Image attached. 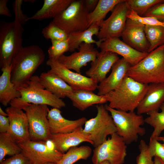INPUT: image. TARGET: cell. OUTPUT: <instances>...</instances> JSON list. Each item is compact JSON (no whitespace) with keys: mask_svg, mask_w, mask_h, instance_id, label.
<instances>
[{"mask_svg":"<svg viewBox=\"0 0 164 164\" xmlns=\"http://www.w3.org/2000/svg\"><path fill=\"white\" fill-rule=\"evenodd\" d=\"M45 58L43 51L37 45L23 47L18 52L10 65L11 80L18 89L27 84Z\"/></svg>","mask_w":164,"mask_h":164,"instance_id":"cell-1","label":"cell"},{"mask_svg":"<svg viewBox=\"0 0 164 164\" xmlns=\"http://www.w3.org/2000/svg\"><path fill=\"white\" fill-rule=\"evenodd\" d=\"M148 86L126 76L115 89L104 96L110 108L134 111L146 93Z\"/></svg>","mask_w":164,"mask_h":164,"instance_id":"cell-2","label":"cell"},{"mask_svg":"<svg viewBox=\"0 0 164 164\" xmlns=\"http://www.w3.org/2000/svg\"><path fill=\"white\" fill-rule=\"evenodd\" d=\"M127 76L145 84L164 82V45L149 53L136 65L131 66Z\"/></svg>","mask_w":164,"mask_h":164,"instance_id":"cell-3","label":"cell"},{"mask_svg":"<svg viewBox=\"0 0 164 164\" xmlns=\"http://www.w3.org/2000/svg\"><path fill=\"white\" fill-rule=\"evenodd\" d=\"M18 90L21 97L9 104L13 107L23 110L29 104H33L46 105L60 109L66 106L61 99L45 88L37 76H33L25 86Z\"/></svg>","mask_w":164,"mask_h":164,"instance_id":"cell-4","label":"cell"},{"mask_svg":"<svg viewBox=\"0 0 164 164\" xmlns=\"http://www.w3.org/2000/svg\"><path fill=\"white\" fill-rule=\"evenodd\" d=\"M105 106L112 118L116 133L123 138L127 145L136 142L138 136H143L145 134V128L141 127L145 123L142 115L134 111L114 109L107 104Z\"/></svg>","mask_w":164,"mask_h":164,"instance_id":"cell-5","label":"cell"},{"mask_svg":"<svg viewBox=\"0 0 164 164\" xmlns=\"http://www.w3.org/2000/svg\"><path fill=\"white\" fill-rule=\"evenodd\" d=\"M23 28L18 22H0V67L10 65L12 59L23 47Z\"/></svg>","mask_w":164,"mask_h":164,"instance_id":"cell-6","label":"cell"},{"mask_svg":"<svg viewBox=\"0 0 164 164\" xmlns=\"http://www.w3.org/2000/svg\"><path fill=\"white\" fill-rule=\"evenodd\" d=\"M96 116L87 120L82 132L96 147L107 139V137L116 133V129L112 118L103 104L96 106Z\"/></svg>","mask_w":164,"mask_h":164,"instance_id":"cell-7","label":"cell"},{"mask_svg":"<svg viewBox=\"0 0 164 164\" xmlns=\"http://www.w3.org/2000/svg\"><path fill=\"white\" fill-rule=\"evenodd\" d=\"M84 0H74L64 11L52 21L68 35L82 31L89 28L88 16Z\"/></svg>","mask_w":164,"mask_h":164,"instance_id":"cell-8","label":"cell"},{"mask_svg":"<svg viewBox=\"0 0 164 164\" xmlns=\"http://www.w3.org/2000/svg\"><path fill=\"white\" fill-rule=\"evenodd\" d=\"M47 106L29 104L23 109L27 118L31 140L47 142L50 139L52 134L47 118L50 110Z\"/></svg>","mask_w":164,"mask_h":164,"instance_id":"cell-9","label":"cell"},{"mask_svg":"<svg viewBox=\"0 0 164 164\" xmlns=\"http://www.w3.org/2000/svg\"><path fill=\"white\" fill-rule=\"evenodd\" d=\"M127 144L116 133L95 147L91 158L93 164L107 161L111 164H123L127 155Z\"/></svg>","mask_w":164,"mask_h":164,"instance_id":"cell-10","label":"cell"},{"mask_svg":"<svg viewBox=\"0 0 164 164\" xmlns=\"http://www.w3.org/2000/svg\"><path fill=\"white\" fill-rule=\"evenodd\" d=\"M19 145L21 152L32 164H57L64 154L55 149L50 140L48 145L46 142L31 140Z\"/></svg>","mask_w":164,"mask_h":164,"instance_id":"cell-11","label":"cell"},{"mask_svg":"<svg viewBox=\"0 0 164 164\" xmlns=\"http://www.w3.org/2000/svg\"><path fill=\"white\" fill-rule=\"evenodd\" d=\"M130 10L124 0L114 7L110 16L100 26V30L97 36L98 39V48L102 42L107 39L121 36Z\"/></svg>","mask_w":164,"mask_h":164,"instance_id":"cell-12","label":"cell"},{"mask_svg":"<svg viewBox=\"0 0 164 164\" xmlns=\"http://www.w3.org/2000/svg\"><path fill=\"white\" fill-rule=\"evenodd\" d=\"M49 71L58 75L74 90L94 91L97 89L96 80L80 73L72 71L58 60L49 59L46 62Z\"/></svg>","mask_w":164,"mask_h":164,"instance_id":"cell-13","label":"cell"},{"mask_svg":"<svg viewBox=\"0 0 164 164\" xmlns=\"http://www.w3.org/2000/svg\"><path fill=\"white\" fill-rule=\"evenodd\" d=\"M98 48L101 51L111 52L121 55L131 66L137 64L149 54L135 49L118 37L105 40L101 43Z\"/></svg>","mask_w":164,"mask_h":164,"instance_id":"cell-14","label":"cell"},{"mask_svg":"<svg viewBox=\"0 0 164 164\" xmlns=\"http://www.w3.org/2000/svg\"><path fill=\"white\" fill-rule=\"evenodd\" d=\"M78 50V52L70 55H63L58 60L69 69L80 73L81 68L88 63L94 61L99 52L94 47L93 44L84 43L80 45Z\"/></svg>","mask_w":164,"mask_h":164,"instance_id":"cell-15","label":"cell"},{"mask_svg":"<svg viewBox=\"0 0 164 164\" xmlns=\"http://www.w3.org/2000/svg\"><path fill=\"white\" fill-rule=\"evenodd\" d=\"M144 25L127 18L121 36L123 41L135 49L148 53L149 44L147 39Z\"/></svg>","mask_w":164,"mask_h":164,"instance_id":"cell-16","label":"cell"},{"mask_svg":"<svg viewBox=\"0 0 164 164\" xmlns=\"http://www.w3.org/2000/svg\"><path fill=\"white\" fill-rule=\"evenodd\" d=\"M10 122L7 132L18 143L30 140L28 121L22 110L11 106L5 109Z\"/></svg>","mask_w":164,"mask_h":164,"instance_id":"cell-17","label":"cell"},{"mask_svg":"<svg viewBox=\"0 0 164 164\" xmlns=\"http://www.w3.org/2000/svg\"><path fill=\"white\" fill-rule=\"evenodd\" d=\"M119 59L116 53L101 51L95 59L91 62V66L85 74L87 77L100 83L106 77L107 73Z\"/></svg>","mask_w":164,"mask_h":164,"instance_id":"cell-18","label":"cell"},{"mask_svg":"<svg viewBox=\"0 0 164 164\" xmlns=\"http://www.w3.org/2000/svg\"><path fill=\"white\" fill-rule=\"evenodd\" d=\"M60 109L53 108L49 110L47 116L52 134H65L72 132L82 128L87 120L84 117L71 120L64 118Z\"/></svg>","mask_w":164,"mask_h":164,"instance_id":"cell-19","label":"cell"},{"mask_svg":"<svg viewBox=\"0 0 164 164\" xmlns=\"http://www.w3.org/2000/svg\"><path fill=\"white\" fill-rule=\"evenodd\" d=\"M131 66L123 58L119 59L112 67L109 76L98 85L97 94L104 96L115 89L121 83Z\"/></svg>","mask_w":164,"mask_h":164,"instance_id":"cell-20","label":"cell"},{"mask_svg":"<svg viewBox=\"0 0 164 164\" xmlns=\"http://www.w3.org/2000/svg\"><path fill=\"white\" fill-rule=\"evenodd\" d=\"M164 103V82L149 84L146 93L136 109L137 114L158 111Z\"/></svg>","mask_w":164,"mask_h":164,"instance_id":"cell-21","label":"cell"},{"mask_svg":"<svg viewBox=\"0 0 164 164\" xmlns=\"http://www.w3.org/2000/svg\"><path fill=\"white\" fill-rule=\"evenodd\" d=\"M83 128H79L69 133L52 134L50 140L56 149L65 153L71 148L77 146L82 142H92L82 132Z\"/></svg>","mask_w":164,"mask_h":164,"instance_id":"cell-22","label":"cell"},{"mask_svg":"<svg viewBox=\"0 0 164 164\" xmlns=\"http://www.w3.org/2000/svg\"><path fill=\"white\" fill-rule=\"evenodd\" d=\"M39 78L45 88L60 98L67 97L74 90L59 76L49 70L42 73Z\"/></svg>","mask_w":164,"mask_h":164,"instance_id":"cell-23","label":"cell"},{"mask_svg":"<svg viewBox=\"0 0 164 164\" xmlns=\"http://www.w3.org/2000/svg\"><path fill=\"white\" fill-rule=\"evenodd\" d=\"M67 97L70 99L74 107L82 111L94 105L103 104L108 102L104 96L85 90H74Z\"/></svg>","mask_w":164,"mask_h":164,"instance_id":"cell-24","label":"cell"},{"mask_svg":"<svg viewBox=\"0 0 164 164\" xmlns=\"http://www.w3.org/2000/svg\"><path fill=\"white\" fill-rule=\"evenodd\" d=\"M0 76V102L6 106L13 100L21 97V94L11 80V66L1 69Z\"/></svg>","mask_w":164,"mask_h":164,"instance_id":"cell-25","label":"cell"},{"mask_svg":"<svg viewBox=\"0 0 164 164\" xmlns=\"http://www.w3.org/2000/svg\"><path fill=\"white\" fill-rule=\"evenodd\" d=\"M74 0H44L43 5L40 9L29 20H41L53 18L60 14Z\"/></svg>","mask_w":164,"mask_h":164,"instance_id":"cell-26","label":"cell"},{"mask_svg":"<svg viewBox=\"0 0 164 164\" xmlns=\"http://www.w3.org/2000/svg\"><path fill=\"white\" fill-rule=\"evenodd\" d=\"M100 26L94 24L85 30L71 33L68 35L69 51L72 52L78 49L80 45L84 43L87 44L95 43L97 46L98 43L93 39L94 35L97 36L100 30Z\"/></svg>","mask_w":164,"mask_h":164,"instance_id":"cell-27","label":"cell"},{"mask_svg":"<svg viewBox=\"0 0 164 164\" xmlns=\"http://www.w3.org/2000/svg\"><path fill=\"white\" fill-rule=\"evenodd\" d=\"M123 0H99L94 9L88 16V26L97 24L100 26L107 14Z\"/></svg>","mask_w":164,"mask_h":164,"instance_id":"cell-28","label":"cell"},{"mask_svg":"<svg viewBox=\"0 0 164 164\" xmlns=\"http://www.w3.org/2000/svg\"><path fill=\"white\" fill-rule=\"evenodd\" d=\"M92 149L89 146L73 147L64 153L57 164H73L80 160H87L91 155Z\"/></svg>","mask_w":164,"mask_h":164,"instance_id":"cell-29","label":"cell"},{"mask_svg":"<svg viewBox=\"0 0 164 164\" xmlns=\"http://www.w3.org/2000/svg\"><path fill=\"white\" fill-rule=\"evenodd\" d=\"M21 152L19 144L9 133H0V162L6 156H13Z\"/></svg>","mask_w":164,"mask_h":164,"instance_id":"cell-30","label":"cell"},{"mask_svg":"<svg viewBox=\"0 0 164 164\" xmlns=\"http://www.w3.org/2000/svg\"><path fill=\"white\" fill-rule=\"evenodd\" d=\"M145 32L149 44V53L164 45V27L145 26Z\"/></svg>","mask_w":164,"mask_h":164,"instance_id":"cell-31","label":"cell"},{"mask_svg":"<svg viewBox=\"0 0 164 164\" xmlns=\"http://www.w3.org/2000/svg\"><path fill=\"white\" fill-rule=\"evenodd\" d=\"M160 112L158 111H151L148 114L149 116L145 119V123L154 128L151 138H156L160 136L164 130V103L160 107Z\"/></svg>","mask_w":164,"mask_h":164,"instance_id":"cell-32","label":"cell"},{"mask_svg":"<svg viewBox=\"0 0 164 164\" xmlns=\"http://www.w3.org/2000/svg\"><path fill=\"white\" fill-rule=\"evenodd\" d=\"M162 0H125L130 10L138 15L144 16L153 7L163 2Z\"/></svg>","mask_w":164,"mask_h":164,"instance_id":"cell-33","label":"cell"},{"mask_svg":"<svg viewBox=\"0 0 164 164\" xmlns=\"http://www.w3.org/2000/svg\"><path fill=\"white\" fill-rule=\"evenodd\" d=\"M42 33L45 39L51 40L63 41L68 39V35L52 21L43 29Z\"/></svg>","mask_w":164,"mask_h":164,"instance_id":"cell-34","label":"cell"},{"mask_svg":"<svg viewBox=\"0 0 164 164\" xmlns=\"http://www.w3.org/2000/svg\"><path fill=\"white\" fill-rule=\"evenodd\" d=\"M51 45L49 48L48 52L49 59L58 60L63 53L69 51L68 40H51Z\"/></svg>","mask_w":164,"mask_h":164,"instance_id":"cell-35","label":"cell"},{"mask_svg":"<svg viewBox=\"0 0 164 164\" xmlns=\"http://www.w3.org/2000/svg\"><path fill=\"white\" fill-rule=\"evenodd\" d=\"M127 18L145 26H159L164 27V22L161 21L153 17L140 16L132 10L129 11Z\"/></svg>","mask_w":164,"mask_h":164,"instance_id":"cell-36","label":"cell"},{"mask_svg":"<svg viewBox=\"0 0 164 164\" xmlns=\"http://www.w3.org/2000/svg\"><path fill=\"white\" fill-rule=\"evenodd\" d=\"M140 153L137 156L136 161L137 164H154L152 157L149 149L148 145L144 140H141L138 145Z\"/></svg>","mask_w":164,"mask_h":164,"instance_id":"cell-37","label":"cell"},{"mask_svg":"<svg viewBox=\"0 0 164 164\" xmlns=\"http://www.w3.org/2000/svg\"><path fill=\"white\" fill-rule=\"evenodd\" d=\"M148 145L151 156L159 158L164 162V146L155 138H150Z\"/></svg>","mask_w":164,"mask_h":164,"instance_id":"cell-38","label":"cell"},{"mask_svg":"<svg viewBox=\"0 0 164 164\" xmlns=\"http://www.w3.org/2000/svg\"><path fill=\"white\" fill-rule=\"evenodd\" d=\"M23 2L22 0H15L12 4L13 11L15 15V20L22 26L29 20V17L23 13L22 9V5Z\"/></svg>","mask_w":164,"mask_h":164,"instance_id":"cell-39","label":"cell"},{"mask_svg":"<svg viewBox=\"0 0 164 164\" xmlns=\"http://www.w3.org/2000/svg\"><path fill=\"white\" fill-rule=\"evenodd\" d=\"M0 164H32L30 161L22 152L12 156L3 160Z\"/></svg>","mask_w":164,"mask_h":164,"instance_id":"cell-40","label":"cell"},{"mask_svg":"<svg viewBox=\"0 0 164 164\" xmlns=\"http://www.w3.org/2000/svg\"><path fill=\"white\" fill-rule=\"evenodd\" d=\"M144 16L153 17L164 22V1L153 7Z\"/></svg>","mask_w":164,"mask_h":164,"instance_id":"cell-41","label":"cell"},{"mask_svg":"<svg viewBox=\"0 0 164 164\" xmlns=\"http://www.w3.org/2000/svg\"><path fill=\"white\" fill-rule=\"evenodd\" d=\"M10 125L9 119L8 117L0 115V132H7L9 130Z\"/></svg>","mask_w":164,"mask_h":164,"instance_id":"cell-42","label":"cell"},{"mask_svg":"<svg viewBox=\"0 0 164 164\" xmlns=\"http://www.w3.org/2000/svg\"><path fill=\"white\" fill-rule=\"evenodd\" d=\"M8 2V0H0V15L10 17L12 15L7 6Z\"/></svg>","mask_w":164,"mask_h":164,"instance_id":"cell-43","label":"cell"},{"mask_svg":"<svg viewBox=\"0 0 164 164\" xmlns=\"http://www.w3.org/2000/svg\"><path fill=\"white\" fill-rule=\"evenodd\" d=\"M99 0H84L85 7L88 12H92L96 7Z\"/></svg>","mask_w":164,"mask_h":164,"instance_id":"cell-44","label":"cell"},{"mask_svg":"<svg viewBox=\"0 0 164 164\" xmlns=\"http://www.w3.org/2000/svg\"><path fill=\"white\" fill-rule=\"evenodd\" d=\"M154 164H164V162L159 158L154 157Z\"/></svg>","mask_w":164,"mask_h":164,"instance_id":"cell-45","label":"cell"},{"mask_svg":"<svg viewBox=\"0 0 164 164\" xmlns=\"http://www.w3.org/2000/svg\"><path fill=\"white\" fill-rule=\"evenodd\" d=\"M0 115L6 117L8 116V114L3 111L1 107H0Z\"/></svg>","mask_w":164,"mask_h":164,"instance_id":"cell-46","label":"cell"},{"mask_svg":"<svg viewBox=\"0 0 164 164\" xmlns=\"http://www.w3.org/2000/svg\"><path fill=\"white\" fill-rule=\"evenodd\" d=\"M158 141H162L163 142L164 146V137L159 136L155 138Z\"/></svg>","mask_w":164,"mask_h":164,"instance_id":"cell-47","label":"cell"},{"mask_svg":"<svg viewBox=\"0 0 164 164\" xmlns=\"http://www.w3.org/2000/svg\"><path fill=\"white\" fill-rule=\"evenodd\" d=\"M97 164H111L109 162L107 161H105L101 162Z\"/></svg>","mask_w":164,"mask_h":164,"instance_id":"cell-48","label":"cell"},{"mask_svg":"<svg viewBox=\"0 0 164 164\" xmlns=\"http://www.w3.org/2000/svg\"><path fill=\"white\" fill-rule=\"evenodd\" d=\"M56 164L53 163H48V164Z\"/></svg>","mask_w":164,"mask_h":164,"instance_id":"cell-49","label":"cell"}]
</instances>
